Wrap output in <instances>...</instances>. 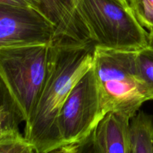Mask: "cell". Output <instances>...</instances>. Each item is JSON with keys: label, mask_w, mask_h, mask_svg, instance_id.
I'll use <instances>...</instances> for the list:
<instances>
[{"label": "cell", "mask_w": 153, "mask_h": 153, "mask_svg": "<svg viewBox=\"0 0 153 153\" xmlns=\"http://www.w3.org/2000/svg\"><path fill=\"white\" fill-rule=\"evenodd\" d=\"M73 3H74V7H75V1H76V0H73Z\"/></svg>", "instance_id": "d6986e66"}, {"label": "cell", "mask_w": 153, "mask_h": 153, "mask_svg": "<svg viewBox=\"0 0 153 153\" xmlns=\"http://www.w3.org/2000/svg\"><path fill=\"white\" fill-rule=\"evenodd\" d=\"M55 25L33 7L0 4V47L51 44Z\"/></svg>", "instance_id": "8992f818"}, {"label": "cell", "mask_w": 153, "mask_h": 153, "mask_svg": "<svg viewBox=\"0 0 153 153\" xmlns=\"http://www.w3.org/2000/svg\"><path fill=\"white\" fill-rule=\"evenodd\" d=\"M74 153H101L96 144L93 132L84 141L76 144Z\"/></svg>", "instance_id": "5bb4252c"}, {"label": "cell", "mask_w": 153, "mask_h": 153, "mask_svg": "<svg viewBox=\"0 0 153 153\" xmlns=\"http://www.w3.org/2000/svg\"><path fill=\"white\" fill-rule=\"evenodd\" d=\"M128 4L143 28L153 27V0H128Z\"/></svg>", "instance_id": "4fadbf2b"}, {"label": "cell", "mask_w": 153, "mask_h": 153, "mask_svg": "<svg viewBox=\"0 0 153 153\" xmlns=\"http://www.w3.org/2000/svg\"><path fill=\"white\" fill-rule=\"evenodd\" d=\"M95 46L87 39L55 38L48 72L35 109L25 123L24 137L35 153H48L63 146L57 119L75 85L94 64Z\"/></svg>", "instance_id": "6da1fadb"}, {"label": "cell", "mask_w": 153, "mask_h": 153, "mask_svg": "<svg viewBox=\"0 0 153 153\" xmlns=\"http://www.w3.org/2000/svg\"><path fill=\"white\" fill-rule=\"evenodd\" d=\"M48 153H54V152H53V150H52V151H51V152H48Z\"/></svg>", "instance_id": "ac0fdd59"}, {"label": "cell", "mask_w": 153, "mask_h": 153, "mask_svg": "<svg viewBox=\"0 0 153 153\" xmlns=\"http://www.w3.org/2000/svg\"><path fill=\"white\" fill-rule=\"evenodd\" d=\"M0 4L13 6H19V7H32L27 0H0Z\"/></svg>", "instance_id": "9a60e30c"}, {"label": "cell", "mask_w": 153, "mask_h": 153, "mask_svg": "<svg viewBox=\"0 0 153 153\" xmlns=\"http://www.w3.org/2000/svg\"><path fill=\"white\" fill-rule=\"evenodd\" d=\"M20 123L0 83V133L5 130L19 129Z\"/></svg>", "instance_id": "7c38bea8"}, {"label": "cell", "mask_w": 153, "mask_h": 153, "mask_svg": "<svg viewBox=\"0 0 153 153\" xmlns=\"http://www.w3.org/2000/svg\"><path fill=\"white\" fill-rule=\"evenodd\" d=\"M33 8L46 16L55 26L56 37H69L87 39L79 22L76 20L73 0H27Z\"/></svg>", "instance_id": "ba28073f"}, {"label": "cell", "mask_w": 153, "mask_h": 153, "mask_svg": "<svg viewBox=\"0 0 153 153\" xmlns=\"http://www.w3.org/2000/svg\"><path fill=\"white\" fill-rule=\"evenodd\" d=\"M149 45L153 46V27L149 30Z\"/></svg>", "instance_id": "2e32d148"}, {"label": "cell", "mask_w": 153, "mask_h": 153, "mask_svg": "<svg viewBox=\"0 0 153 153\" xmlns=\"http://www.w3.org/2000/svg\"><path fill=\"white\" fill-rule=\"evenodd\" d=\"M131 118L124 114L109 111L93 131L101 153H131L129 125Z\"/></svg>", "instance_id": "52a82bcc"}, {"label": "cell", "mask_w": 153, "mask_h": 153, "mask_svg": "<svg viewBox=\"0 0 153 153\" xmlns=\"http://www.w3.org/2000/svg\"><path fill=\"white\" fill-rule=\"evenodd\" d=\"M33 153H35V152H33Z\"/></svg>", "instance_id": "ffe728a7"}, {"label": "cell", "mask_w": 153, "mask_h": 153, "mask_svg": "<svg viewBox=\"0 0 153 153\" xmlns=\"http://www.w3.org/2000/svg\"><path fill=\"white\" fill-rule=\"evenodd\" d=\"M121 1H123L124 3H126V4H128V0H121Z\"/></svg>", "instance_id": "e0dca14e"}, {"label": "cell", "mask_w": 153, "mask_h": 153, "mask_svg": "<svg viewBox=\"0 0 153 153\" xmlns=\"http://www.w3.org/2000/svg\"><path fill=\"white\" fill-rule=\"evenodd\" d=\"M52 44L0 47V83L21 123L29 120L40 98Z\"/></svg>", "instance_id": "7a4b0ae2"}, {"label": "cell", "mask_w": 153, "mask_h": 153, "mask_svg": "<svg viewBox=\"0 0 153 153\" xmlns=\"http://www.w3.org/2000/svg\"><path fill=\"white\" fill-rule=\"evenodd\" d=\"M31 145L19 130H7L0 133V153H33Z\"/></svg>", "instance_id": "8fae6325"}, {"label": "cell", "mask_w": 153, "mask_h": 153, "mask_svg": "<svg viewBox=\"0 0 153 153\" xmlns=\"http://www.w3.org/2000/svg\"><path fill=\"white\" fill-rule=\"evenodd\" d=\"M75 14L95 46L138 51L149 44V32L121 0H76Z\"/></svg>", "instance_id": "3957f363"}, {"label": "cell", "mask_w": 153, "mask_h": 153, "mask_svg": "<svg viewBox=\"0 0 153 153\" xmlns=\"http://www.w3.org/2000/svg\"><path fill=\"white\" fill-rule=\"evenodd\" d=\"M136 53L95 46L93 69L104 116L114 111L131 119L147 101L137 76Z\"/></svg>", "instance_id": "277c9868"}, {"label": "cell", "mask_w": 153, "mask_h": 153, "mask_svg": "<svg viewBox=\"0 0 153 153\" xmlns=\"http://www.w3.org/2000/svg\"><path fill=\"white\" fill-rule=\"evenodd\" d=\"M131 153H153V117L139 111L130 121Z\"/></svg>", "instance_id": "9c48e42d"}, {"label": "cell", "mask_w": 153, "mask_h": 153, "mask_svg": "<svg viewBox=\"0 0 153 153\" xmlns=\"http://www.w3.org/2000/svg\"><path fill=\"white\" fill-rule=\"evenodd\" d=\"M136 68L137 76L147 101L153 100V46L148 45L137 51Z\"/></svg>", "instance_id": "30bf717a"}, {"label": "cell", "mask_w": 153, "mask_h": 153, "mask_svg": "<svg viewBox=\"0 0 153 153\" xmlns=\"http://www.w3.org/2000/svg\"><path fill=\"white\" fill-rule=\"evenodd\" d=\"M103 117L92 67L75 85L58 114L57 128L63 146L84 141Z\"/></svg>", "instance_id": "5b68a950"}]
</instances>
